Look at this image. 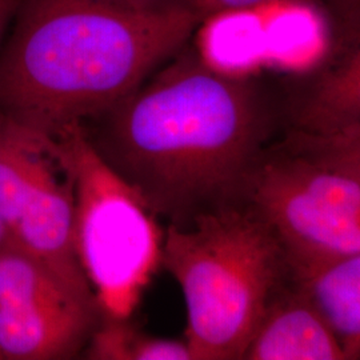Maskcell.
<instances>
[{
  "label": "cell",
  "instance_id": "7c38bea8",
  "mask_svg": "<svg viewBox=\"0 0 360 360\" xmlns=\"http://www.w3.org/2000/svg\"><path fill=\"white\" fill-rule=\"evenodd\" d=\"M281 146L312 162L339 169L360 181V127L330 135L288 131Z\"/></svg>",
  "mask_w": 360,
  "mask_h": 360
},
{
  "label": "cell",
  "instance_id": "6da1fadb",
  "mask_svg": "<svg viewBox=\"0 0 360 360\" xmlns=\"http://www.w3.org/2000/svg\"><path fill=\"white\" fill-rule=\"evenodd\" d=\"M96 120V153L167 226L242 202L271 147L254 86L186 47Z\"/></svg>",
  "mask_w": 360,
  "mask_h": 360
},
{
  "label": "cell",
  "instance_id": "7a4b0ae2",
  "mask_svg": "<svg viewBox=\"0 0 360 360\" xmlns=\"http://www.w3.org/2000/svg\"><path fill=\"white\" fill-rule=\"evenodd\" d=\"M200 20L195 7L27 0L0 50V116L47 136L96 119L178 55Z\"/></svg>",
  "mask_w": 360,
  "mask_h": 360
},
{
  "label": "cell",
  "instance_id": "5bb4252c",
  "mask_svg": "<svg viewBox=\"0 0 360 360\" xmlns=\"http://www.w3.org/2000/svg\"><path fill=\"white\" fill-rule=\"evenodd\" d=\"M119 6H124L139 11L148 13H162L178 7H195L196 0H108ZM198 10V8H196Z\"/></svg>",
  "mask_w": 360,
  "mask_h": 360
},
{
  "label": "cell",
  "instance_id": "e0dca14e",
  "mask_svg": "<svg viewBox=\"0 0 360 360\" xmlns=\"http://www.w3.org/2000/svg\"><path fill=\"white\" fill-rule=\"evenodd\" d=\"M6 243V233H4V229L1 226V221H0V248Z\"/></svg>",
  "mask_w": 360,
  "mask_h": 360
},
{
  "label": "cell",
  "instance_id": "52a82bcc",
  "mask_svg": "<svg viewBox=\"0 0 360 360\" xmlns=\"http://www.w3.org/2000/svg\"><path fill=\"white\" fill-rule=\"evenodd\" d=\"M101 315L35 259L7 243L0 248L1 360L72 358Z\"/></svg>",
  "mask_w": 360,
  "mask_h": 360
},
{
  "label": "cell",
  "instance_id": "9c48e42d",
  "mask_svg": "<svg viewBox=\"0 0 360 360\" xmlns=\"http://www.w3.org/2000/svg\"><path fill=\"white\" fill-rule=\"evenodd\" d=\"M360 127V35L315 72L291 110V129L330 135Z\"/></svg>",
  "mask_w": 360,
  "mask_h": 360
},
{
  "label": "cell",
  "instance_id": "30bf717a",
  "mask_svg": "<svg viewBox=\"0 0 360 360\" xmlns=\"http://www.w3.org/2000/svg\"><path fill=\"white\" fill-rule=\"evenodd\" d=\"M343 348L347 360H360V255L294 269Z\"/></svg>",
  "mask_w": 360,
  "mask_h": 360
},
{
  "label": "cell",
  "instance_id": "8992f818",
  "mask_svg": "<svg viewBox=\"0 0 360 360\" xmlns=\"http://www.w3.org/2000/svg\"><path fill=\"white\" fill-rule=\"evenodd\" d=\"M243 200L278 233L292 269L360 255V181L348 174L271 146Z\"/></svg>",
  "mask_w": 360,
  "mask_h": 360
},
{
  "label": "cell",
  "instance_id": "9a60e30c",
  "mask_svg": "<svg viewBox=\"0 0 360 360\" xmlns=\"http://www.w3.org/2000/svg\"><path fill=\"white\" fill-rule=\"evenodd\" d=\"M330 6L339 10V13H345L348 16H359L360 0H324Z\"/></svg>",
  "mask_w": 360,
  "mask_h": 360
},
{
  "label": "cell",
  "instance_id": "5b68a950",
  "mask_svg": "<svg viewBox=\"0 0 360 360\" xmlns=\"http://www.w3.org/2000/svg\"><path fill=\"white\" fill-rule=\"evenodd\" d=\"M0 221L7 245L98 306L74 248V184L56 139L1 116Z\"/></svg>",
  "mask_w": 360,
  "mask_h": 360
},
{
  "label": "cell",
  "instance_id": "3957f363",
  "mask_svg": "<svg viewBox=\"0 0 360 360\" xmlns=\"http://www.w3.org/2000/svg\"><path fill=\"white\" fill-rule=\"evenodd\" d=\"M160 264L186 302L193 360H243L272 300L294 278L270 223L245 200L163 230Z\"/></svg>",
  "mask_w": 360,
  "mask_h": 360
},
{
  "label": "cell",
  "instance_id": "8fae6325",
  "mask_svg": "<svg viewBox=\"0 0 360 360\" xmlns=\"http://www.w3.org/2000/svg\"><path fill=\"white\" fill-rule=\"evenodd\" d=\"M103 318L87 342V359L193 360L184 340L153 338L136 331L127 319Z\"/></svg>",
  "mask_w": 360,
  "mask_h": 360
},
{
  "label": "cell",
  "instance_id": "277c9868",
  "mask_svg": "<svg viewBox=\"0 0 360 360\" xmlns=\"http://www.w3.org/2000/svg\"><path fill=\"white\" fill-rule=\"evenodd\" d=\"M53 138L74 184L79 264L102 315L129 319L162 260L159 219L96 153L84 124H71Z\"/></svg>",
  "mask_w": 360,
  "mask_h": 360
},
{
  "label": "cell",
  "instance_id": "ba28073f",
  "mask_svg": "<svg viewBox=\"0 0 360 360\" xmlns=\"http://www.w3.org/2000/svg\"><path fill=\"white\" fill-rule=\"evenodd\" d=\"M243 360H347L334 330L292 281L275 296Z\"/></svg>",
  "mask_w": 360,
  "mask_h": 360
},
{
  "label": "cell",
  "instance_id": "4fadbf2b",
  "mask_svg": "<svg viewBox=\"0 0 360 360\" xmlns=\"http://www.w3.org/2000/svg\"><path fill=\"white\" fill-rule=\"evenodd\" d=\"M276 0H196V8L202 19L226 13L245 11Z\"/></svg>",
  "mask_w": 360,
  "mask_h": 360
},
{
  "label": "cell",
  "instance_id": "2e32d148",
  "mask_svg": "<svg viewBox=\"0 0 360 360\" xmlns=\"http://www.w3.org/2000/svg\"><path fill=\"white\" fill-rule=\"evenodd\" d=\"M15 0H0V43L13 15Z\"/></svg>",
  "mask_w": 360,
  "mask_h": 360
}]
</instances>
